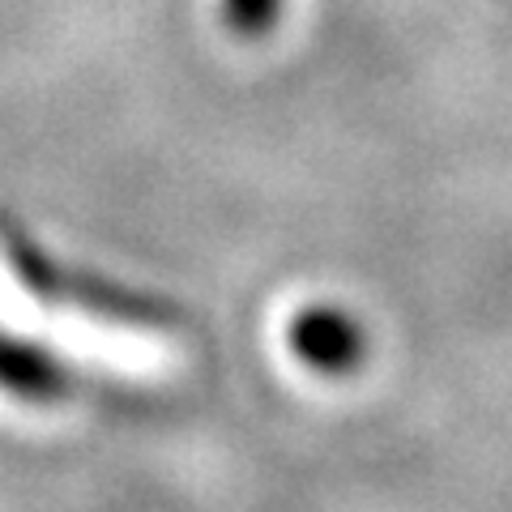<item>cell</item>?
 I'll list each match as a JSON object with an SVG mask.
<instances>
[{
    "label": "cell",
    "mask_w": 512,
    "mask_h": 512,
    "mask_svg": "<svg viewBox=\"0 0 512 512\" xmlns=\"http://www.w3.org/2000/svg\"><path fill=\"white\" fill-rule=\"evenodd\" d=\"M286 346H291V355L312 367L316 376H350L355 367H363L367 359V333L355 316L338 303H308V308H299L291 316V325H286Z\"/></svg>",
    "instance_id": "1"
},
{
    "label": "cell",
    "mask_w": 512,
    "mask_h": 512,
    "mask_svg": "<svg viewBox=\"0 0 512 512\" xmlns=\"http://www.w3.org/2000/svg\"><path fill=\"white\" fill-rule=\"evenodd\" d=\"M222 22L235 39L261 43L282 22V0H222Z\"/></svg>",
    "instance_id": "3"
},
{
    "label": "cell",
    "mask_w": 512,
    "mask_h": 512,
    "mask_svg": "<svg viewBox=\"0 0 512 512\" xmlns=\"http://www.w3.org/2000/svg\"><path fill=\"white\" fill-rule=\"evenodd\" d=\"M0 389L22 402H60L69 393V376L47 350L0 333Z\"/></svg>",
    "instance_id": "2"
}]
</instances>
